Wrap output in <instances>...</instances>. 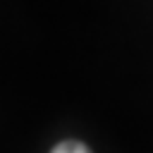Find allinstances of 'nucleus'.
I'll use <instances>...</instances> for the list:
<instances>
[{"instance_id": "f257e3e1", "label": "nucleus", "mask_w": 153, "mask_h": 153, "mask_svg": "<svg viewBox=\"0 0 153 153\" xmlns=\"http://www.w3.org/2000/svg\"><path fill=\"white\" fill-rule=\"evenodd\" d=\"M50 153H91V148L81 141H60Z\"/></svg>"}]
</instances>
